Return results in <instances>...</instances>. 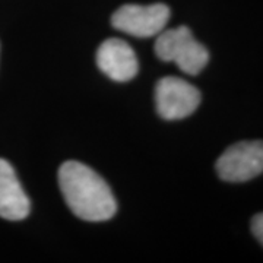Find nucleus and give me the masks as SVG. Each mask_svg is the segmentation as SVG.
<instances>
[{"label": "nucleus", "instance_id": "6e6552de", "mask_svg": "<svg viewBox=\"0 0 263 263\" xmlns=\"http://www.w3.org/2000/svg\"><path fill=\"white\" fill-rule=\"evenodd\" d=\"M252 233L259 240V243L263 246V212L253 216L252 219Z\"/></svg>", "mask_w": 263, "mask_h": 263}, {"label": "nucleus", "instance_id": "f03ea898", "mask_svg": "<svg viewBox=\"0 0 263 263\" xmlns=\"http://www.w3.org/2000/svg\"><path fill=\"white\" fill-rule=\"evenodd\" d=\"M155 54L164 62H173L189 75L200 73L209 62V51L193 37L187 27L164 29L157 35Z\"/></svg>", "mask_w": 263, "mask_h": 263}, {"label": "nucleus", "instance_id": "f257e3e1", "mask_svg": "<svg viewBox=\"0 0 263 263\" xmlns=\"http://www.w3.org/2000/svg\"><path fill=\"white\" fill-rule=\"evenodd\" d=\"M60 192L78 218L89 222L107 221L117 211L110 186L94 170L78 161H67L59 170Z\"/></svg>", "mask_w": 263, "mask_h": 263}, {"label": "nucleus", "instance_id": "39448f33", "mask_svg": "<svg viewBox=\"0 0 263 263\" xmlns=\"http://www.w3.org/2000/svg\"><path fill=\"white\" fill-rule=\"evenodd\" d=\"M200 100L196 86L174 76L160 79L155 88L157 110L165 120H180L195 113Z\"/></svg>", "mask_w": 263, "mask_h": 263}, {"label": "nucleus", "instance_id": "7ed1b4c3", "mask_svg": "<svg viewBox=\"0 0 263 263\" xmlns=\"http://www.w3.org/2000/svg\"><path fill=\"white\" fill-rule=\"evenodd\" d=\"M219 179L243 183L263 173V141H243L231 145L215 164Z\"/></svg>", "mask_w": 263, "mask_h": 263}, {"label": "nucleus", "instance_id": "423d86ee", "mask_svg": "<svg viewBox=\"0 0 263 263\" xmlns=\"http://www.w3.org/2000/svg\"><path fill=\"white\" fill-rule=\"evenodd\" d=\"M97 65L110 79L127 82L138 73V59L132 47L119 38L104 41L97 51Z\"/></svg>", "mask_w": 263, "mask_h": 263}, {"label": "nucleus", "instance_id": "20e7f679", "mask_svg": "<svg viewBox=\"0 0 263 263\" xmlns=\"http://www.w3.org/2000/svg\"><path fill=\"white\" fill-rule=\"evenodd\" d=\"M170 19L168 6L155 3L149 6L124 5L114 12L111 24L116 29L138 38L158 35L165 29Z\"/></svg>", "mask_w": 263, "mask_h": 263}, {"label": "nucleus", "instance_id": "0eeeda50", "mask_svg": "<svg viewBox=\"0 0 263 263\" xmlns=\"http://www.w3.org/2000/svg\"><path fill=\"white\" fill-rule=\"evenodd\" d=\"M29 199L8 161L0 158V218L21 221L29 214Z\"/></svg>", "mask_w": 263, "mask_h": 263}]
</instances>
